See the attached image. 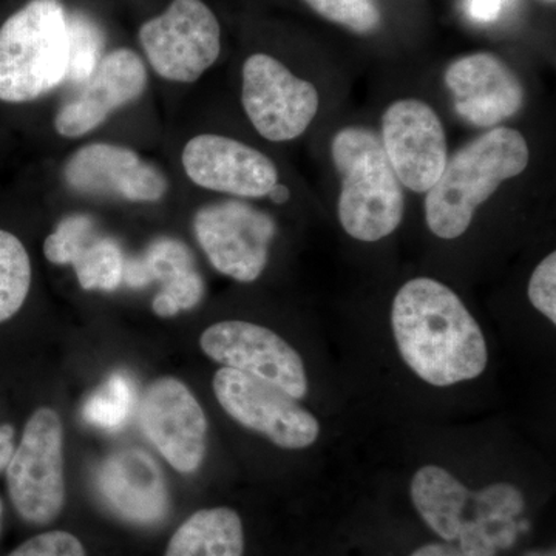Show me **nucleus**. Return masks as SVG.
Segmentation results:
<instances>
[{"instance_id":"24","label":"nucleus","mask_w":556,"mask_h":556,"mask_svg":"<svg viewBox=\"0 0 556 556\" xmlns=\"http://www.w3.org/2000/svg\"><path fill=\"white\" fill-rule=\"evenodd\" d=\"M70 28V83H86L97 70L104 51V33L87 14H68Z\"/></svg>"},{"instance_id":"6","label":"nucleus","mask_w":556,"mask_h":556,"mask_svg":"<svg viewBox=\"0 0 556 556\" xmlns=\"http://www.w3.org/2000/svg\"><path fill=\"white\" fill-rule=\"evenodd\" d=\"M62 438L58 413L46 407L36 409L7 466L11 503L31 525H50L64 507Z\"/></svg>"},{"instance_id":"2","label":"nucleus","mask_w":556,"mask_h":556,"mask_svg":"<svg viewBox=\"0 0 556 556\" xmlns=\"http://www.w3.org/2000/svg\"><path fill=\"white\" fill-rule=\"evenodd\" d=\"M409 493L424 522L447 543L457 541L466 556H496L517 541L526 503L508 482L471 492L445 468L427 466L417 470Z\"/></svg>"},{"instance_id":"10","label":"nucleus","mask_w":556,"mask_h":556,"mask_svg":"<svg viewBox=\"0 0 556 556\" xmlns=\"http://www.w3.org/2000/svg\"><path fill=\"white\" fill-rule=\"evenodd\" d=\"M214 391L232 419L268 438L277 447L308 448L320 434L316 417L295 404L294 399L239 369H219Z\"/></svg>"},{"instance_id":"1","label":"nucleus","mask_w":556,"mask_h":556,"mask_svg":"<svg viewBox=\"0 0 556 556\" xmlns=\"http://www.w3.org/2000/svg\"><path fill=\"white\" fill-rule=\"evenodd\" d=\"M391 327L405 364L430 386H456L484 372L489 353L482 329L441 281L413 278L399 289Z\"/></svg>"},{"instance_id":"28","label":"nucleus","mask_w":556,"mask_h":556,"mask_svg":"<svg viewBox=\"0 0 556 556\" xmlns=\"http://www.w3.org/2000/svg\"><path fill=\"white\" fill-rule=\"evenodd\" d=\"M529 300L533 308L540 311L552 324H556V254H548L529 281Z\"/></svg>"},{"instance_id":"12","label":"nucleus","mask_w":556,"mask_h":556,"mask_svg":"<svg viewBox=\"0 0 556 556\" xmlns=\"http://www.w3.org/2000/svg\"><path fill=\"white\" fill-rule=\"evenodd\" d=\"M380 141L399 181L413 192L427 193L447 166V135L424 101L393 102L383 113Z\"/></svg>"},{"instance_id":"11","label":"nucleus","mask_w":556,"mask_h":556,"mask_svg":"<svg viewBox=\"0 0 556 556\" xmlns=\"http://www.w3.org/2000/svg\"><path fill=\"white\" fill-rule=\"evenodd\" d=\"M200 345L217 364L268 382L292 399L308 393L302 357L268 328L243 320L219 321L201 334Z\"/></svg>"},{"instance_id":"33","label":"nucleus","mask_w":556,"mask_h":556,"mask_svg":"<svg viewBox=\"0 0 556 556\" xmlns=\"http://www.w3.org/2000/svg\"><path fill=\"white\" fill-rule=\"evenodd\" d=\"M268 197L273 203L285 204L288 203L289 199H291V192H289L287 186L277 182V185L270 189Z\"/></svg>"},{"instance_id":"21","label":"nucleus","mask_w":556,"mask_h":556,"mask_svg":"<svg viewBox=\"0 0 556 556\" xmlns=\"http://www.w3.org/2000/svg\"><path fill=\"white\" fill-rule=\"evenodd\" d=\"M31 285L27 249L14 233L0 229V324L20 313Z\"/></svg>"},{"instance_id":"5","label":"nucleus","mask_w":556,"mask_h":556,"mask_svg":"<svg viewBox=\"0 0 556 556\" xmlns=\"http://www.w3.org/2000/svg\"><path fill=\"white\" fill-rule=\"evenodd\" d=\"M68 13L61 0H30L0 27V101L38 100L67 80Z\"/></svg>"},{"instance_id":"34","label":"nucleus","mask_w":556,"mask_h":556,"mask_svg":"<svg viewBox=\"0 0 556 556\" xmlns=\"http://www.w3.org/2000/svg\"><path fill=\"white\" fill-rule=\"evenodd\" d=\"M525 556H556V552L555 548H547V551L527 552Z\"/></svg>"},{"instance_id":"8","label":"nucleus","mask_w":556,"mask_h":556,"mask_svg":"<svg viewBox=\"0 0 556 556\" xmlns=\"http://www.w3.org/2000/svg\"><path fill=\"white\" fill-rule=\"evenodd\" d=\"M193 229L211 265L241 283L262 276L277 232L270 215L236 200L201 207Z\"/></svg>"},{"instance_id":"27","label":"nucleus","mask_w":556,"mask_h":556,"mask_svg":"<svg viewBox=\"0 0 556 556\" xmlns=\"http://www.w3.org/2000/svg\"><path fill=\"white\" fill-rule=\"evenodd\" d=\"M93 230H97V226L89 215H72V217L64 218L54 232L47 237L46 243H43V254L54 265H67L73 251Z\"/></svg>"},{"instance_id":"7","label":"nucleus","mask_w":556,"mask_h":556,"mask_svg":"<svg viewBox=\"0 0 556 556\" xmlns=\"http://www.w3.org/2000/svg\"><path fill=\"white\" fill-rule=\"evenodd\" d=\"M139 42L161 78L190 84L217 62L222 30L203 0H174L142 25Z\"/></svg>"},{"instance_id":"35","label":"nucleus","mask_w":556,"mask_h":556,"mask_svg":"<svg viewBox=\"0 0 556 556\" xmlns=\"http://www.w3.org/2000/svg\"><path fill=\"white\" fill-rule=\"evenodd\" d=\"M0 517H2V504H0Z\"/></svg>"},{"instance_id":"22","label":"nucleus","mask_w":556,"mask_h":556,"mask_svg":"<svg viewBox=\"0 0 556 556\" xmlns=\"http://www.w3.org/2000/svg\"><path fill=\"white\" fill-rule=\"evenodd\" d=\"M192 268L195 266L189 249L179 241L163 239L153 243L144 257L126 263L123 280L134 288L146 287L153 280L164 285Z\"/></svg>"},{"instance_id":"15","label":"nucleus","mask_w":556,"mask_h":556,"mask_svg":"<svg viewBox=\"0 0 556 556\" xmlns=\"http://www.w3.org/2000/svg\"><path fill=\"white\" fill-rule=\"evenodd\" d=\"M68 188L90 195L119 197L135 203H153L166 195L167 179L137 152L94 142L73 153L65 164Z\"/></svg>"},{"instance_id":"14","label":"nucleus","mask_w":556,"mask_h":556,"mask_svg":"<svg viewBox=\"0 0 556 556\" xmlns=\"http://www.w3.org/2000/svg\"><path fill=\"white\" fill-rule=\"evenodd\" d=\"M182 166L200 188L241 199L268 197L278 182L276 164L268 156L222 135L190 139L182 150Z\"/></svg>"},{"instance_id":"25","label":"nucleus","mask_w":556,"mask_h":556,"mask_svg":"<svg viewBox=\"0 0 556 556\" xmlns=\"http://www.w3.org/2000/svg\"><path fill=\"white\" fill-rule=\"evenodd\" d=\"M306 5L332 24L358 35H369L380 27V11L372 0H303Z\"/></svg>"},{"instance_id":"18","label":"nucleus","mask_w":556,"mask_h":556,"mask_svg":"<svg viewBox=\"0 0 556 556\" xmlns=\"http://www.w3.org/2000/svg\"><path fill=\"white\" fill-rule=\"evenodd\" d=\"M101 496L121 518L152 526L169 511L166 482L155 460L130 448L110 456L98 473Z\"/></svg>"},{"instance_id":"13","label":"nucleus","mask_w":556,"mask_h":556,"mask_svg":"<svg viewBox=\"0 0 556 556\" xmlns=\"http://www.w3.org/2000/svg\"><path fill=\"white\" fill-rule=\"evenodd\" d=\"M139 416L146 437L175 470H199L206 455L207 419L181 380H155L142 397Z\"/></svg>"},{"instance_id":"16","label":"nucleus","mask_w":556,"mask_h":556,"mask_svg":"<svg viewBox=\"0 0 556 556\" xmlns=\"http://www.w3.org/2000/svg\"><path fill=\"white\" fill-rule=\"evenodd\" d=\"M148 87V70L135 51L118 49L102 58L83 89L65 102L54 129L61 137L78 138L101 126L110 113L138 100Z\"/></svg>"},{"instance_id":"26","label":"nucleus","mask_w":556,"mask_h":556,"mask_svg":"<svg viewBox=\"0 0 556 556\" xmlns=\"http://www.w3.org/2000/svg\"><path fill=\"white\" fill-rule=\"evenodd\" d=\"M203 278L195 268L185 270L163 285V291L153 300L156 316L172 317L179 311L195 308L203 299Z\"/></svg>"},{"instance_id":"20","label":"nucleus","mask_w":556,"mask_h":556,"mask_svg":"<svg viewBox=\"0 0 556 556\" xmlns=\"http://www.w3.org/2000/svg\"><path fill=\"white\" fill-rule=\"evenodd\" d=\"M70 265L75 268L80 287L87 291H113L124 281L126 260L115 240L94 230L73 252Z\"/></svg>"},{"instance_id":"29","label":"nucleus","mask_w":556,"mask_h":556,"mask_svg":"<svg viewBox=\"0 0 556 556\" xmlns=\"http://www.w3.org/2000/svg\"><path fill=\"white\" fill-rule=\"evenodd\" d=\"M9 556H86V551L72 533L54 530L25 541Z\"/></svg>"},{"instance_id":"31","label":"nucleus","mask_w":556,"mask_h":556,"mask_svg":"<svg viewBox=\"0 0 556 556\" xmlns=\"http://www.w3.org/2000/svg\"><path fill=\"white\" fill-rule=\"evenodd\" d=\"M14 452V428L0 426V471L9 466Z\"/></svg>"},{"instance_id":"9","label":"nucleus","mask_w":556,"mask_h":556,"mask_svg":"<svg viewBox=\"0 0 556 556\" xmlns=\"http://www.w3.org/2000/svg\"><path fill=\"white\" fill-rule=\"evenodd\" d=\"M241 102L255 130L273 142L305 134L318 112V91L269 54H252L243 65Z\"/></svg>"},{"instance_id":"32","label":"nucleus","mask_w":556,"mask_h":556,"mask_svg":"<svg viewBox=\"0 0 556 556\" xmlns=\"http://www.w3.org/2000/svg\"><path fill=\"white\" fill-rule=\"evenodd\" d=\"M409 556H466L459 548L452 546V544L431 543L426 546L417 548Z\"/></svg>"},{"instance_id":"30","label":"nucleus","mask_w":556,"mask_h":556,"mask_svg":"<svg viewBox=\"0 0 556 556\" xmlns=\"http://www.w3.org/2000/svg\"><path fill=\"white\" fill-rule=\"evenodd\" d=\"M508 0H468V13L478 22H495Z\"/></svg>"},{"instance_id":"17","label":"nucleus","mask_w":556,"mask_h":556,"mask_svg":"<svg viewBox=\"0 0 556 556\" xmlns=\"http://www.w3.org/2000/svg\"><path fill=\"white\" fill-rule=\"evenodd\" d=\"M445 84L460 118L477 127H496L525 105L521 80L492 53L459 58L445 72Z\"/></svg>"},{"instance_id":"4","label":"nucleus","mask_w":556,"mask_h":556,"mask_svg":"<svg viewBox=\"0 0 556 556\" xmlns=\"http://www.w3.org/2000/svg\"><path fill=\"white\" fill-rule=\"evenodd\" d=\"M331 155L342 178L338 215L348 236L365 243L391 236L404 218L405 195L378 135L345 127L332 139Z\"/></svg>"},{"instance_id":"23","label":"nucleus","mask_w":556,"mask_h":556,"mask_svg":"<svg viewBox=\"0 0 556 556\" xmlns=\"http://www.w3.org/2000/svg\"><path fill=\"white\" fill-rule=\"evenodd\" d=\"M134 405V386L126 375L110 376L83 408V417L90 426L116 431L126 426Z\"/></svg>"},{"instance_id":"3","label":"nucleus","mask_w":556,"mask_h":556,"mask_svg":"<svg viewBox=\"0 0 556 556\" xmlns=\"http://www.w3.org/2000/svg\"><path fill=\"white\" fill-rule=\"evenodd\" d=\"M529 159L526 138L510 127H493L468 142L448 159L441 178L427 192L428 228L439 239H459L470 228L477 208L504 181L521 175Z\"/></svg>"},{"instance_id":"19","label":"nucleus","mask_w":556,"mask_h":556,"mask_svg":"<svg viewBox=\"0 0 556 556\" xmlns=\"http://www.w3.org/2000/svg\"><path fill=\"white\" fill-rule=\"evenodd\" d=\"M241 518L228 507L204 508L178 527L166 556H243Z\"/></svg>"}]
</instances>
